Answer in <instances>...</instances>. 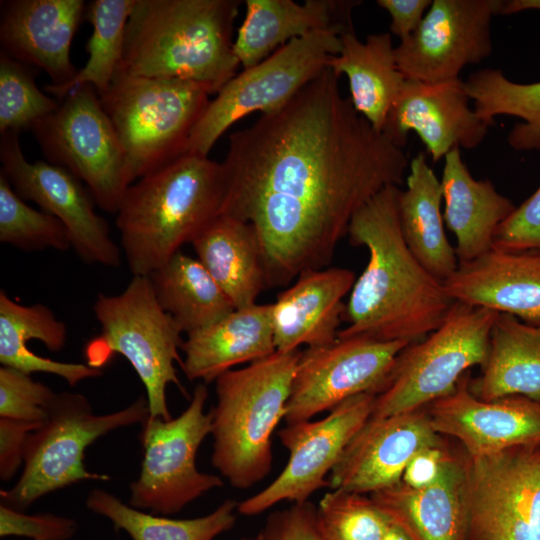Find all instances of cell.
I'll return each mask as SVG.
<instances>
[{
	"label": "cell",
	"mask_w": 540,
	"mask_h": 540,
	"mask_svg": "<svg viewBox=\"0 0 540 540\" xmlns=\"http://www.w3.org/2000/svg\"><path fill=\"white\" fill-rule=\"evenodd\" d=\"M327 67L286 105L231 133L220 215L253 226L266 287L323 269L353 216L403 183L408 157L342 96Z\"/></svg>",
	"instance_id": "cell-1"
},
{
	"label": "cell",
	"mask_w": 540,
	"mask_h": 540,
	"mask_svg": "<svg viewBox=\"0 0 540 540\" xmlns=\"http://www.w3.org/2000/svg\"><path fill=\"white\" fill-rule=\"evenodd\" d=\"M399 192L396 185L384 188L350 222V243L366 247L369 259L350 291L343 314L349 325L338 338L420 341L444 322L454 303L403 238Z\"/></svg>",
	"instance_id": "cell-2"
},
{
	"label": "cell",
	"mask_w": 540,
	"mask_h": 540,
	"mask_svg": "<svg viewBox=\"0 0 540 540\" xmlns=\"http://www.w3.org/2000/svg\"><path fill=\"white\" fill-rule=\"evenodd\" d=\"M237 0H135L118 71L181 79L211 94L236 75L233 50Z\"/></svg>",
	"instance_id": "cell-3"
},
{
	"label": "cell",
	"mask_w": 540,
	"mask_h": 540,
	"mask_svg": "<svg viewBox=\"0 0 540 540\" xmlns=\"http://www.w3.org/2000/svg\"><path fill=\"white\" fill-rule=\"evenodd\" d=\"M222 163L183 154L128 186L116 212L133 275L148 276L220 215Z\"/></svg>",
	"instance_id": "cell-4"
},
{
	"label": "cell",
	"mask_w": 540,
	"mask_h": 540,
	"mask_svg": "<svg viewBox=\"0 0 540 540\" xmlns=\"http://www.w3.org/2000/svg\"><path fill=\"white\" fill-rule=\"evenodd\" d=\"M300 354L276 351L215 381L211 464L235 489L251 488L272 470V435L285 419Z\"/></svg>",
	"instance_id": "cell-5"
},
{
	"label": "cell",
	"mask_w": 540,
	"mask_h": 540,
	"mask_svg": "<svg viewBox=\"0 0 540 540\" xmlns=\"http://www.w3.org/2000/svg\"><path fill=\"white\" fill-rule=\"evenodd\" d=\"M209 95L195 82L117 72L98 96L119 140L128 186L185 154Z\"/></svg>",
	"instance_id": "cell-6"
},
{
	"label": "cell",
	"mask_w": 540,
	"mask_h": 540,
	"mask_svg": "<svg viewBox=\"0 0 540 540\" xmlns=\"http://www.w3.org/2000/svg\"><path fill=\"white\" fill-rule=\"evenodd\" d=\"M93 311L101 334L86 346L87 365L100 369L114 354L122 355L145 387L149 415L171 419L168 386L186 395L175 368L182 364V331L159 305L149 277L133 275L116 295L99 293Z\"/></svg>",
	"instance_id": "cell-7"
},
{
	"label": "cell",
	"mask_w": 540,
	"mask_h": 540,
	"mask_svg": "<svg viewBox=\"0 0 540 540\" xmlns=\"http://www.w3.org/2000/svg\"><path fill=\"white\" fill-rule=\"evenodd\" d=\"M148 415L143 396L125 408L99 415L83 394L56 393L47 419L28 437L19 479L12 488L1 490V503L23 511L49 493L78 482L110 480L107 474L86 469L85 450L112 431L141 424Z\"/></svg>",
	"instance_id": "cell-8"
},
{
	"label": "cell",
	"mask_w": 540,
	"mask_h": 540,
	"mask_svg": "<svg viewBox=\"0 0 540 540\" xmlns=\"http://www.w3.org/2000/svg\"><path fill=\"white\" fill-rule=\"evenodd\" d=\"M497 314L454 302L435 331L398 354L385 385L375 395L370 417L412 412L450 394L470 368L484 366Z\"/></svg>",
	"instance_id": "cell-9"
},
{
	"label": "cell",
	"mask_w": 540,
	"mask_h": 540,
	"mask_svg": "<svg viewBox=\"0 0 540 540\" xmlns=\"http://www.w3.org/2000/svg\"><path fill=\"white\" fill-rule=\"evenodd\" d=\"M341 33L319 30L280 47L255 66L243 69L210 100L191 133L185 154L207 156L213 145L241 118L267 114L286 105L328 66L342 48Z\"/></svg>",
	"instance_id": "cell-10"
},
{
	"label": "cell",
	"mask_w": 540,
	"mask_h": 540,
	"mask_svg": "<svg viewBox=\"0 0 540 540\" xmlns=\"http://www.w3.org/2000/svg\"><path fill=\"white\" fill-rule=\"evenodd\" d=\"M207 398L206 384L200 382L177 417L164 420L148 415L141 423L143 459L139 476L129 486L130 506L171 515L224 485L220 476L202 472L196 465L198 450L211 434V414L204 410Z\"/></svg>",
	"instance_id": "cell-11"
},
{
	"label": "cell",
	"mask_w": 540,
	"mask_h": 540,
	"mask_svg": "<svg viewBox=\"0 0 540 540\" xmlns=\"http://www.w3.org/2000/svg\"><path fill=\"white\" fill-rule=\"evenodd\" d=\"M31 131L47 162L84 182L94 202L116 214L128 188L123 153L91 85L69 92L58 109L37 121Z\"/></svg>",
	"instance_id": "cell-12"
},
{
	"label": "cell",
	"mask_w": 540,
	"mask_h": 540,
	"mask_svg": "<svg viewBox=\"0 0 540 540\" xmlns=\"http://www.w3.org/2000/svg\"><path fill=\"white\" fill-rule=\"evenodd\" d=\"M466 540H540V442L469 455Z\"/></svg>",
	"instance_id": "cell-13"
},
{
	"label": "cell",
	"mask_w": 540,
	"mask_h": 540,
	"mask_svg": "<svg viewBox=\"0 0 540 540\" xmlns=\"http://www.w3.org/2000/svg\"><path fill=\"white\" fill-rule=\"evenodd\" d=\"M374 393L351 397L322 419L287 423L278 432L289 453L280 474L264 489L237 504V512L256 516L283 501L301 503L318 490L330 487V472L345 447L370 418Z\"/></svg>",
	"instance_id": "cell-14"
},
{
	"label": "cell",
	"mask_w": 540,
	"mask_h": 540,
	"mask_svg": "<svg viewBox=\"0 0 540 540\" xmlns=\"http://www.w3.org/2000/svg\"><path fill=\"white\" fill-rule=\"evenodd\" d=\"M408 344L345 337L307 347L296 366L284 420H311L356 395L379 393L398 354Z\"/></svg>",
	"instance_id": "cell-15"
},
{
	"label": "cell",
	"mask_w": 540,
	"mask_h": 540,
	"mask_svg": "<svg viewBox=\"0 0 540 540\" xmlns=\"http://www.w3.org/2000/svg\"><path fill=\"white\" fill-rule=\"evenodd\" d=\"M1 173L13 190L59 219L68 231L71 248L88 264L118 267L121 251L105 220L94 210L93 198L65 168L47 161L29 162L18 132L1 134Z\"/></svg>",
	"instance_id": "cell-16"
},
{
	"label": "cell",
	"mask_w": 540,
	"mask_h": 540,
	"mask_svg": "<svg viewBox=\"0 0 540 540\" xmlns=\"http://www.w3.org/2000/svg\"><path fill=\"white\" fill-rule=\"evenodd\" d=\"M502 0H433L415 32L395 47L406 79L437 83L458 79L469 64L492 52L491 22Z\"/></svg>",
	"instance_id": "cell-17"
},
{
	"label": "cell",
	"mask_w": 540,
	"mask_h": 540,
	"mask_svg": "<svg viewBox=\"0 0 540 540\" xmlns=\"http://www.w3.org/2000/svg\"><path fill=\"white\" fill-rule=\"evenodd\" d=\"M445 439L431 426L425 407L381 418L370 417L330 472L329 488L370 495L390 487L401 481L416 453Z\"/></svg>",
	"instance_id": "cell-18"
},
{
	"label": "cell",
	"mask_w": 540,
	"mask_h": 540,
	"mask_svg": "<svg viewBox=\"0 0 540 540\" xmlns=\"http://www.w3.org/2000/svg\"><path fill=\"white\" fill-rule=\"evenodd\" d=\"M470 379L468 371L450 394L425 407L438 434L473 457L540 442V400L520 395L479 399L470 390Z\"/></svg>",
	"instance_id": "cell-19"
},
{
	"label": "cell",
	"mask_w": 540,
	"mask_h": 540,
	"mask_svg": "<svg viewBox=\"0 0 540 540\" xmlns=\"http://www.w3.org/2000/svg\"><path fill=\"white\" fill-rule=\"evenodd\" d=\"M470 100L460 78L437 83L406 79L382 133L403 149L409 132L415 131L433 162L455 147L476 148L490 126L471 109Z\"/></svg>",
	"instance_id": "cell-20"
},
{
	"label": "cell",
	"mask_w": 540,
	"mask_h": 540,
	"mask_svg": "<svg viewBox=\"0 0 540 540\" xmlns=\"http://www.w3.org/2000/svg\"><path fill=\"white\" fill-rule=\"evenodd\" d=\"M85 7L82 0L2 1L1 51L46 72L50 85L67 84L78 71L70 48Z\"/></svg>",
	"instance_id": "cell-21"
},
{
	"label": "cell",
	"mask_w": 540,
	"mask_h": 540,
	"mask_svg": "<svg viewBox=\"0 0 540 540\" xmlns=\"http://www.w3.org/2000/svg\"><path fill=\"white\" fill-rule=\"evenodd\" d=\"M468 463V453L454 441L433 483L413 488L400 481L370 497L412 540H466Z\"/></svg>",
	"instance_id": "cell-22"
},
{
	"label": "cell",
	"mask_w": 540,
	"mask_h": 540,
	"mask_svg": "<svg viewBox=\"0 0 540 540\" xmlns=\"http://www.w3.org/2000/svg\"><path fill=\"white\" fill-rule=\"evenodd\" d=\"M453 302L511 314L540 325V251H506L493 247L459 263L442 282Z\"/></svg>",
	"instance_id": "cell-23"
},
{
	"label": "cell",
	"mask_w": 540,
	"mask_h": 540,
	"mask_svg": "<svg viewBox=\"0 0 540 540\" xmlns=\"http://www.w3.org/2000/svg\"><path fill=\"white\" fill-rule=\"evenodd\" d=\"M356 277L346 268L312 269L272 303V326L276 351L289 353L299 347H318L338 338L343 319L344 296Z\"/></svg>",
	"instance_id": "cell-24"
},
{
	"label": "cell",
	"mask_w": 540,
	"mask_h": 540,
	"mask_svg": "<svg viewBox=\"0 0 540 540\" xmlns=\"http://www.w3.org/2000/svg\"><path fill=\"white\" fill-rule=\"evenodd\" d=\"M246 15L233 44L244 69L265 60L293 39L319 30L354 32L352 11L358 0H247Z\"/></svg>",
	"instance_id": "cell-25"
},
{
	"label": "cell",
	"mask_w": 540,
	"mask_h": 540,
	"mask_svg": "<svg viewBox=\"0 0 540 540\" xmlns=\"http://www.w3.org/2000/svg\"><path fill=\"white\" fill-rule=\"evenodd\" d=\"M181 350L182 370L191 380L208 384L235 366L252 363L276 352L272 304H254L187 335Z\"/></svg>",
	"instance_id": "cell-26"
},
{
	"label": "cell",
	"mask_w": 540,
	"mask_h": 540,
	"mask_svg": "<svg viewBox=\"0 0 540 540\" xmlns=\"http://www.w3.org/2000/svg\"><path fill=\"white\" fill-rule=\"evenodd\" d=\"M442 178L443 218L456 237L459 263L467 262L494 247L498 227L517 206L500 194L488 179L477 180L462 160L459 147L445 157Z\"/></svg>",
	"instance_id": "cell-27"
},
{
	"label": "cell",
	"mask_w": 540,
	"mask_h": 540,
	"mask_svg": "<svg viewBox=\"0 0 540 540\" xmlns=\"http://www.w3.org/2000/svg\"><path fill=\"white\" fill-rule=\"evenodd\" d=\"M191 244L235 309L256 304L266 287V274L261 244L251 224L219 215Z\"/></svg>",
	"instance_id": "cell-28"
},
{
	"label": "cell",
	"mask_w": 540,
	"mask_h": 540,
	"mask_svg": "<svg viewBox=\"0 0 540 540\" xmlns=\"http://www.w3.org/2000/svg\"><path fill=\"white\" fill-rule=\"evenodd\" d=\"M441 182L418 153L410 162L406 189L398 195V215L403 238L419 263L443 282L458 268L455 247L444 230Z\"/></svg>",
	"instance_id": "cell-29"
},
{
	"label": "cell",
	"mask_w": 540,
	"mask_h": 540,
	"mask_svg": "<svg viewBox=\"0 0 540 540\" xmlns=\"http://www.w3.org/2000/svg\"><path fill=\"white\" fill-rule=\"evenodd\" d=\"M342 48L327 66L349 81L350 100L358 113L382 132L406 78L396 62L390 33L370 34L363 42L354 32L341 35Z\"/></svg>",
	"instance_id": "cell-30"
},
{
	"label": "cell",
	"mask_w": 540,
	"mask_h": 540,
	"mask_svg": "<svg viewBox=\"0 0 540 540\" xmlns=\"http://www.w3.org/2000/svg\"><path fill=\"white\" fill-rule=\"evenodd\" d=\"M469 387L483 400L511 395L540 400V325L498 313L481 375L471 378Z\"/></svg>",
	"instance_id": "cell-31"
},
{
	"label": "cell",
	"mask_w": 540,
	"mask_h": 540,
	"mask_svg": "<svg viewBox=\"0 0 540 540\" xmlns=\"http://www.w3.org/2000/svg\"><path fill=\"white\" fill-rule=\"evenodd\" d=\"M148 277L161 308L187 335L235 310L201 262L180 251Z\"/></svg>",
	"instance_id": "cell-32"
},
{
	"label": "cell",
	"mask_w": 540,
	"mask_h": 540,
	"mask_svg": "<svg viewBox=\"0 0 540 540\" xmlns=\"http://www.w3.org/2000/svg\"><path fill=\"white\" fill-rule=\"evenodd\" d=\"M85 504L132 540H215L235 525L238 503L226 499L209 514L188 519H173L136 509L103 489L90 491Z\"/></svg>",
	"instance_id": "cell-33"
},
{
	"label": "cell",
	"mask_w": 540,
	"mask_h": 540,
	"mask_svg": "<svg viewBox=\"0 0 540 540\" xmlns=\"http://www.w3.org/2000/svg\"><path fill=\"white\" fill-rule=\"evenodd\" d=\"M464 83L474 101V110L489 126L499 115L524 120L508 135V143L514 149H540V82L515 83L500 69L486 68L470 74Z\"/></svg>",
	"instance_id": "cell-34"
},
{
	"label": "cell",
	"mask_w": 540,
	"mask_h": 540,
	"mask_svg": "<svg viewBox=\"0 0 540 540\" xmlns=\"http://www.w3.org/2000/svg\"><path fill=\"white\" fill-rule=\"evenodd\" d=\"M135 0H93L86 9L92 33L86 44L88 60L63 86L47 84L45 91L62 100L73 89L91 85L104 93L117 74L123 57L125 31Z\"/></svg>",
	"instance_id": "cell-35"
},
{
	"label": "cell",
	"mask_w": 540,
	"mask_h": 540,
	"mask_svg": "<svg viewBox=\"0 0 540 540\" xmlns=\"http://www.w3.org/2000/svg\"><path fill=\"white\" fill-rule=\"evenodd\" d=\"M31 339L42 342L53 352L63 349L67 328L53 311L43 304L22 305L0 291V363L11 366L31 350Z\"/></svg>",
	"instance_id": "cell-36"
},
{
	"label": "cell",
	"mask_w": 540,
	"mask_h": 540,
	"mask_svg": "<svg viewBox=\"0 0 540 540\" xmlns=\"http://www.w3.org/2000/svg\"><path fill=\"white\" fill-rule=\"evenodd\" d=\"M0 241L24 251L71 248L63 223L55 216L29 206L1 172Z\"/></svg>",
	"instance_id": "cell-37"
},
{
	"label": "cell",
	"mask_w": 540,
	"mask_h": 540,
	"mask_svg": "<svg viewBox=\"0 0 540 540\" xmlns=\"http://www.w3.org/2000/svg\"><path fill=\"white\" fill-rule=\"evenodd\" d=\"M324 540H383L391 521L370 495L330 489L316 506Z\"/></svg>",
	"instance_id": "cell-38"
},
{
	"label": "cell",
	"mask_w": 540,
	"mask_h": 540,
	"mask_svg": "<svg viewBox=\"0 0 540 540\" xmlns=\"http://www.w3.org/2000/svg\"><path fill=\"white\" fill-rule=\"evenodd\" d=\"M59 101L42 92L34 72L4 52H0V133L30 129L40 119L55 112Z\"/></svg>",
	"instance_id": "cell-39"
},
{
	"label": "cell",
	"mask_w": 540,
	"mask_h": 540,
	"mask_svg": "<svg viewBox=\"0 0 540 540\" xmlns=\"http://www.w3.org/2000/svg\"><path fill=\"white\" fill-rule=\"evenodd\" d=\"M55 395L31 375L0 367V418L43 424Z\"/></svg>",
	"instance_id": "cell-40"
},
{
	"label": "cell",
	"mask_w": 540,
	"mask_h": 540,
	"mask_svg": "<svg viewBox=\"0 0 540 540\" xmlns=\"http://www.w3.org/2000/svg\"><path fill=\"white\" fill-rule=\"evenodd\" d=\"M77 522L52 513L26 514L0 504V536L26 537L32 540H70L77 532Z\"/></svg>",
	"instance_id": "cell-41"
},
{
	"label": "cell",
	"mask_w": 540,
	"mask_h": 540,
	"mask_svg": "<svg viewBox=\"0 0 540 540\" xmlns=\"http://www.w3.org/2000/svg\"><path fill=\"white\" fill-rule=\"evenodd\" d=\"M494 247L540 251V187L498 227Z\"/></svg>",
	"instance_id": "cell-42"
},
{
	"label": "cell",
	"mask_w": 540,
	"mask_h": 540,
	"mask_svg": "<svg viewBox=\"0 0 540 540\" xmlns=\"http://www.w3.org/2000/svg\"><path fill=\"white\" fill-rule=\"evenodd\" d=\"M262 540H324L317 522L316 506L305 501L272 512L260 531Z\"/></svg>",
	"instance_id": "cell-43"
},
{
	"label": "cell",
	"mask_w": 540,
	"mask_h": 540,
	"mask_svg": "<svg viewBox=\"0 0 540 540\" xmlns=\"http://www.w3.org/2000/svg\"><path fill=\"white\" fill-rule=\"evenodd\" d=\"M42 424L0 418V479L11 480L24 465L29 435Z\"/></svg>",
	"instance_id": "cell-44"
},
{
	"label": "cell",
	"mask_w": 540,
	"mask_h": 540,
	"mask_svg": "<svg viewBox=\"0 0 540 540\" xmlns=\"http://www.w3.org/2000/svg\"><path fill=\"white\" fill-rule=\"evenodd\" d=\"M453 442L452 439L446 438L441 444L420 450L407 464L401 481L413 488H421L433 483L442 470Z\"/></svg>",
	"instance_id": "cell-45"
},
{
	"label": "cell",
	"mask_w": 540,
	"mask_h": 540,
	"mask_svg": "<svg viewBox=\"0 0 540 540\" xmlns=\"http://www.w3.org/2000/svg\"><path fill=\"white\" fill-rule=\"evenodd\" d=\"M433 0H378L377 4L385 9L391 18L390 31L400 41L411 36L420 25L425 11Z\"/></svg>",
	"instance_id": "cell-46"
},
{
	"label": "cell",
	"mask_w": 540,
	"mask_h": 540,
	"mask_svg": "<svg viewBox=\"0 0 540 540\" xmlns=\"http://www.w3.org/2000/svg\"><path fill=\"white\" fill-rule=\"evenodd\" d=\"M530 9L540 10V0L505 1L502 9V14H513Z\"/></svg>",
	"instance_id": "cell-47"
},
{
	"label": "cell",
	"mask_w": 540,
	"mask_h": 540,
	"mask_svg": "<svg viewBox=\"0 0 540 540\" xmlns=\"http://www.w3.org/2000/svg\"><path fill=\"white\" fill-rule=\"evenodd\" d=\"M383 540H412L400 527L391 522Z\"/></svg>",
	"instance_id": "cell-48"
},
{
	"label": "cell",
	"mask_w": 540,
	"mask_h": 540,
	"mask_svg": "<svg viewBox=\"0 0 540 540\" xmlns=\"http://www.w3.org/2000/svg\"><path fill=\"white\" fill-rule=\"evenodd\" d=\"M241 540H262L261 533L259 532L257 535L249 538H243Z\"/></svg>",
	"instance_id": "cell-49"
}]
</instances>
